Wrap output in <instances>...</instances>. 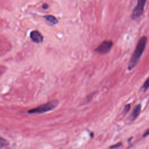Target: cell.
I'll return each instance as SVG.
<instances>
[{"mask_svg":"<svg viewBox=\"0 0 149 149\" xmlns=\"http://www.w3.org/2000/svg\"><path fill=\"white\" fill-rule=\"evenodd\" d=\"M147 37L146 36L142 37L139 41L135 50L130 59L128 65V70H131L133 69L139 62V61L145 49L146 43H147Z\"/></svg>","mask_w":149,"mask_h":149,"instance_id":"1","label":"cell"},{"mask_svg":"<svg viewBox=\"0 0 149 149\" xmlns=\"http://www.w3.org/2000/svg\"><path fill=\"white\" fill-rule=\"evenodd\" d=\"M58 104V101L56 100L51 101L46 104H42L37 107L36 108L30 109L28 111L29 113H41L49 111L55 108Z\"/></svg>","mask_w":149,"mask_h":149,"instance_id":"2","label":"cell"},{"mask_svg":"<svg viewBox=\"0 0 149 149\" xmlns=\"http://www.w3.org/2000/svg\"><path fill=\"white\" fill-rule=\"evenodd\" d=\"M147 0H137V4L133 10L132 18L133 20L139 18L143 13L144 7Z\"/></svg>","mask_w":149,"mask_h":149,"instance_id":"3","label":"cell"},{"mask_svg":"<svg viewBox=\"0 0 149 149\" xmlns=\"http://www.w3.org/2000/svg\"><path fill=\"white\" fill-rule=\"evenodd\" d=\"M112 45H113V42L112 41H110V40L104 41L95 49V51L100 54H107L111 50Z\"/></svg>","mask_w":149,"mask_h":149,"instance_id":"4","label":"cell"},{"mask_svg":"<svg viewBox=\"0 0 149 149\" xmlns=\"http://www.w3.org/2000/svg\"><path fill=\"white\" fill-rule=\"evenodd\" d=\"M30 36L31 40L36 43H40L43 41L42 36L39 31L37 30L32 31L30 33Z\"/></svg>","mask_w":149,"mask_h":149,"instance_id":"5","label":"cell"},{"mask_svg":"<svg viewBox=\"0 0 149 149\" xmlns=\"http://www.w3.org/2000/svg\"><path fill=\"white\" fill-rule=\"evenodd\" d=\"M141 109V104H138L134 108L129 117V119L130 120V121H133L137 118V116L139 115L140 113Z\"/></svg>","mask_w":149,"mask_h":149,"instance_id":"6","label":"cell"},{"mask_svg":"<svg viewBox=\"0 0 149 149\" xmlns=\"http://www.w3.org/2000/svg\"><path fill=\"white\" fill-rule=\"evenodd\" d=\"M44 17L48 22H49V23H52L53 24H55L58 23V22L57 19L55 16H54L52 15H45V16H44Z\"/></svg>","mask_w":149,"mask_h":149,"instance_id":"7","label":"cell"},{"mask_svg":"<svg viewBox=\"0 0 149 149\" xmlns=\"http://www.w3.org/2000/svg\"><path fill=\"white\" fill-rule=\"evenodd\" d=\"M9 142L5 139L0 138V148L5 147L7 146H8Z\"/></svg>","mask_w":149,"mask_h":149,"instance_id":"8","label":"cell"},{"mask_svg":"<svg viewBox=\"0 0 149 149\" xmlns=\"http://www.w3.org/2000/svg\"><path fill=\"white\" fill-rule=\"evenodd\" d=\"M148 87H149V78L147 79V80L144 83L143 85L141 87V90L144 91H146V90H147Z\"/></svg>","mask_w":149,"mask_h":149,"instance_id":"9","label":"cell"},{"mask_svg":"<svg viewBox=\"0 0 149 149\" xmlns=\"http://www.w3.org/2000/svg\"><path fill=\"white\" fill-rule=\"evenodd\" d=\"M130 104H126L125 107H124V109H123V112L125 113H127L129 110H130Z\"/></svg>","mask_w":149,"mask_h":149,"instance_id":"10","label":"cell"},{"mask_svg":"<svg viewBox=\"0 0 149 149\" xmlns=\"http://www.w3.org/2000/svg\"><path fill=\"white\" fill-rule=\"evenodd\" d=\"M122 146V143H118L117 144H115L112 146H110L109 148H117V147H119L120 146Z\"/></svg>","mask_w":149,"mask_h":149,"instance_id":"11","label":"cell"},{"mask_svg":"<svg viewBox=\"0 0 149 149\" xmlns=\"http://www.w3.org/2000/svg\"><path fill=\"white\" fill-rule=\"evenodd\" d=\"M149 135V129H148L143 134V137H146L147 136H148Z\"/></svg>","mask_w":149,"mask_h":149,"instance_id":"12","label":"cell"},{"mask_svg":"<svg viewBox=\"0 0 149 149\" xmlns=\"http://www.w3.org/2000/svg\"><path fill=\"white\" fill-rule=\"evenodd\" d=\"M42 8L43 9H47L48 8V5L47 3H44V4L42 5Z\"/></svg>","mask_w":149,"mask_h":149,"instance_id":"13","label":"cell"}]
</instances>
